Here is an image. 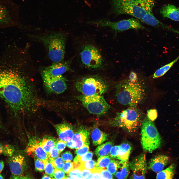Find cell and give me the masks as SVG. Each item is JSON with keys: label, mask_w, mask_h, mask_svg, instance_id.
Returning <instances> with one entry per match:
<instances>
[{"label": "cell", "mask_w": 179, "mask_h": 179, "mask_svg": "<svg viewBox=\"0 0 179 179\" xmlns=\"http://www.w3.org/2000/svg\"><path fill=\"white\" fill-rule=\"evenodd\" d=\"M147 118L152 121H154L157 118L158 113L157 110L155 109H151L147 111Z\"/></svg>", "instance_id": "obj_39"}, {"label": "cell", "mask_w": 179, "mask_h": 179, "mask_svg": "<svg viewBox=\"0 0 179 179\" xmlns=\"http://www.w3.org/2000/svg\"><path fill=\"white\" fill-rule=\"evenodd\" d=\"M96 162L90 159L86 162L81 163L79 167L81 168H84L92 170L95 168Z\"/></svg>", "instance_id": "obj_37"}, {"label": "cell", "mask_w": 179, "mask_h": 179, "mask_svg": "<svg viewBox=\"0 0 179 179\" xmlns=\"http://www.w3.org/2000/svg\"><path fill=\"white\" fill-rule=\"evenodd\" d=\"M100 173L102 179H113L112 175L106 169H103L100 171Z\"/></svg>", "instance_id": "obj_45"}, {"label": "cell", "mask_w": 179, "mask_h": 179, "mask_svg": "<svg viewBox=\"0 0 179 179\" xmlns=\"http://www.w3.org/2000/svg\"><path fill=\"white\" fill-rule=\"evenodd\" d=\"M131 149L132 147L129 143H122L120 145L117 159L123 161L128 160Z\"/></svg>", "instance_id": "obj_23"}, {"label": "cell", "mask_w": 179, "mask_h": 179, "mask_svg": "<svg viewBox=\"0 0 179 179\" xmlns=\"http://www.w3.org/2000/svg\"><path fill=\"white\" fill-rule=\"evenodd\" d=\"M35 170L36 171L42 172L44 170L45 165L43 161L35 158Z\"/></svg>", "instance_id": "obj_38"}, {"label": "cell", "mask_w": 179, "mask_h": 179, "mask_svg": "<svg viewBox=\"0 0 179 179\" xmlns=\"http://www.w3.org/2000/svg\"><path fill=\"white\" fill-rule=\"evenodd\" d=\"M29 36L44 45L47 51L49 58L54 62L63 61L66 42V36L64 33L51 32Z\"/></svg>", "instance_id": "obj_3"}, {"label": "cell", "mask_w": 179, "mask_h": 179, "mask_svg": "<svg viewBox=\"0 0 179 179\" xmlns=\"http://www.w3.org/2000/svg\"><path fill=\"white\" fill-rule=\"evenodd\" d=\"M10 56L0 57V97L16 116L35 110L40 103L34 88Z\"/></svg>", "instance_id": "obj_1"}, {"label": "cell", "mask_w": 179, "mask_h": 179, "mask_svg": "<svg viewBox=\"0 0 179 179\" xmlns=\"http://www.w3.org/2000/svg\"><path fill=\"white\" fill-rule=\"evenodd\" d=\"M92 170L93 179H102L100 173V170L95 168Z\"/></svg>", "instance_id": "obj_49"}, {"label": "cell", "mask_w": 179, "mask_h": 179, "mask_svg": "<svg viewBox=\"0 0 179 179\" xmlns=\"http://www.w3.org/2000/svg\"><path fill=\"white\" fill-rule=\"evenodd\" d=\"M78 98L90 113L97 115L106 113L110 108L101 95L87 96L82 94Z\"/></svg>", "instance_id": "obj_10"}, {"label": "cell", "mask_w": 179, "mask_h": 179, "mask_svg": "<svg viewBox=\"0 0 179 179\" xmlns=\"http://www.w3.org/2000/svg\"><path fill=\"white\" fill-rule=\"evenodd\" d=\"M70 61L54 62L51 65L45 68L42 72V75L51 76L62 75L71 70Z\"/></svg>", "instance_id": "obj_15"}, {"label": "cell", "mask_w": 179, "mask_h": 179, "mask_svg": "<svg viewBox=\"0 0 179 179\" xmlns=\"http://www.w3.org/2000/svg\"><path fill=\"white\" fill-rule=\"evenodd\" d=\"M67 174L66 179H82L81 170L79 167L74 169Z\"/></svg>", "instance_id": "obj_32"}, {"label": "cell", "mask_w": 179, "mask_h": 179, "mask_svg": "<svg viewBox=\"0 0 179 179\" xmlns=\"http://www.w3.org/2000/svg\"><path fill=\"white\" fill-rule=\"evenodd\" d=\"M4 127L2 122L0 120V131L4 130Z\"/></svg>", "instance_id": "obj_53"}, {"label": "cell", "mask_w": 179, "mask_h": 179, "mask_svg": "<svg viewBox=\"0 0 179 179\" xmlns=\"http://www.w3.org/2000/svg\"><path fill=\"white\" fill-rule=\"evenodd\" d=\"M168 156L163 155L156 156L149 161L148 168L153 171L158 173L162 171L170 161Z\"/></svg>", "instance_id": "obj_17"}, {"label": "cell", "mask_w": 179, "mask_h": 179, "mask_svg": "<svg viewBox=\"0 0 179 179\" xmlns=\"http://www.w3.org/2000/svg\"><path fill=\"white\" fill-rule=\"evenodd\" d=\"M7 162L12 174L10 178L22 179L25 166L24 157L20 154H13L8 157Z\"/></svg>", "instance_id": "obj_14"}, {"label": "cell", "mask_w": 179, "mask_h": 179, "mask_svg": "<svg viewBox=\"0 0 179 179\" xmlns=\"http://www.w3.org/2000/svg\"><path fill=\"white\" fill-rule=\"evenodd\" d=\"M89 150V146H85L77 149L75 151L77 156L79 157L82 156L87 153Z\"/></svg>", "instance_id": "obj_42"}, {"label": "cell", "mask_w": 179, "mask_h": 179, "mask_svg": "<svg viewBox=\"0 0 179 179\" xmlns=\"http://www.w3.org/2000/svg\"><path fill=\"white\" fill-rule=\"evenodd\" d=\"M19 7L11 0H0V28L20 26Z\"/></svg>", "instance_id": "obj_7"}, {"label": "cell", "mask_w": 179, "mask_h": 179, "mask_svg": "<svg viewBox=\"0 0 179 179\" xmlns=\"http://www.w3.org/2000/svg\"><path fill=\"white\" fill-rule=\"evenodd\" d=\"M81 61L86 67L93 69L101 68L103 64L102 57L98 50L90 45H85L80 53Z\"/></svg>", "instance_id": "obj_11"}, {"label": "cell", "mask_w": 179, "mask_h": 179, "mask_svg": "<svg viewBox=\"0 0 179 179\" xmlns=\"http://www.w3.org/2000/svg\"><path fill=\"white\" fill-rule=\"evenodd\" d=\"M53 177L56 179H66L67 176L63 170L56 169H54Z\"/></svg>", "instance_id": "obj_40"}, {"label": "cell", "mask_w": 179, "mask_h": 179, "mask_svg": "<svg viewBox=\"0 0 179 179\" xmlns=\"http://www.w3.org/2000/svg\"><path fill=\"white\" fill-rule=\"evenodd\" d=\"M90 132L89 130L87 128L82 127L74 134L72 139L76 143L75 148H79L85 146H89Z\"/></svg>", "instance_id": "obj_16"}, {"label": "cell", "mask_w": 179, "mask_h": 179, "mask_svg": "<svg viewBox=\"0 0 179 179\" xmlns=\"http://www.w3.org/2000/svg\"><path fill=\"white\" fill-rule=\"evenodd\" d=\"M55 127L61 140L66 142L72 138L74 132L73 127L70 124L64 123L55 125Z\"/></svg>", "instance_id": "obj_19"}, {"label": "cell", "mask_w": 179, "mask_h": 179, "mask_svg": "<svg viewBox=\"0 0 179 179\" xmlns=\"http://www.w3.org/2000/svg\"><path fill=\"white\" fill-rule=\"evenodd\" d=\"M129 165L132 172L131 179L145 178L148 167L145 154H141L134 158L129 163Z\"/></svg>", "instance_id": "obj_13"}, {"label": "cell", "mask_w": 179, "mask_h": 179, "mask_svg": "<svg viewBox=\"0 0 179 179\" xmlns=\"http://www.w3.org/2000/svg\"><path fill=\"white\" fill-rule=\"evenodd\" d=\"M91 137L93 144L94 146L100 145L107 138L108 135L99 129H94L91 133Z\"/></svg>", "instance_id": "obj_24"}, {"label": "cell", "mask_w": 179, "mask_h": 179, "mask_svg": "<svg viewBox=\"0 0 179 179\" xmlns=\"http://www.w3.org/2000/svg\"><path fill=\"white\" fill-rule=\"evenodd\" d=\"M14 151V147L13 145L0 142V155L11 157L13 154Z\"/></svg>", "instance_id": "obj_28"}, {"label": "cell", "mask_w": 179, "mask_h": 179, "mask_svg": "<svg viewBox=\"0 0 179 179\" xmlns=\"http://www.w3.org/2000/svg\"><path fill=\"white\" fill-rule=\"evenodd\" d=\"M120 146V145H116L112 147L110 152V156L111 157L117 159L118 152Z\"/></svg>", "instance_id": "obj_46"}, {"label": "cell", "mask_w": 179, "mask_h": 179, "mask_svg": "<svg viewBox=\"0 0 179 179\" xmlns=\"http://www.w3.org/2000/svg\"><path fill=\"white\" fill-rule=\"evenodd\" d=\"M129 80L132 83H135L137 82L138 78L137 74L135 72L132 71L130 73L129 76Z\"/></svg>", "instance_id": "obj_47"}, {"label": "cell", "mask_w": 179, "mask_h": 179, "mask_svg": "<svg viewBox=\"0 0 179 179\" xmlns=\"http://www.w3.org/2000/svg\"><path fill=\"white\" fill-rule=\"evenodd\" d=\"M80 169L81 170L82 179H87L88 176L92 173L91 170L84 168Z\"/></svg>", "instance_id": "obj_48"}, {"label": "cell", "mask_w": 179, "mask_h": 179, "mask_svg": "<svg viewBox=\"0 0 179 179\" xmlns=\"http://www.w3.org/2000/svg\"><path fill=\"white\" fill-rule=\"evenodd\" d=\"M49 160L55 169L62 170L64 164L62 158L58 157Z\"/></svg>", "instance_id": "obj_34"}, {"label": "cell", "mask_w": 179, "mask_h": 179, "mask_svg": "<svg viewBox=\"0 0 179 179\" xmlns=\"http://www.w3.org/2000/svg\"><path fill=\"white\" fill-rule=\"evenodd\" d=\"M140 21L150 26L155 27L162 28L179 35V31L164 24L158 20L154 15L152 11L146 14Z\"/></svg>", "instance_id": "obj_18"}, {"label": "cell", "mask_w": 179, "mask_h": 179, "mask_svg": "<svg viewBox=\"0 0 179 179\" xmlns=\"http://www.w3.org/2000/svg\"><path fill=\"white\" fill-rule=\"evenodd\" d=\"M144 94V89L137 82L133 83L125 80L119 83L117 86V99L123 105L135 106L143 99Z\"/></svg>", "instance_id": "obj_4"}, {"label": "cell", "mask_w": 179, "mask_h": 179, "mask_svg": "<svg viewBox=\"0 0 179 179\" xmlns=\"http://www.w3.org/2000/svg\"><path fill=\"white\" fill-rule=\"evenodd\" d=\"M66 145V142L60 139V140L56 141L55 147L60 153L64 149Z\"/></svg>", "instance_id": "obj_43"}, {"label": "cell", "mask_w": 179, "mask_h": 179, "mask_svg": "<svg viewBox=\"0 0 179 179\" xmlns=\"http://www.w3.org/2000/svg\"><path fill=\"white\" fill-rule=\"evenodd\" d=\"M80 165L74 162L71 161L65 162L64 164L62 170L66 173L68 174L74 169L79 167Z\"/></svg>", "instance_id": "obj_33"}, {"label": "cell", "mask_w": 179, "mask_h": 179, "mask_svg": "<svg viewBox=\"0 0 179 179\" xmlns=\"http://www.w3.org/2000/svg\"><path fill=\"white\" fill-rule=\"evenodd\" d=\"M75 86L78 91L87 96L102 95L107 91L108 88L103 79L96 77L83 78L77 82Z\"/></svg>", "instance_id": "obj_8"}, {"label": "cell", "mask_w": 179, "mask_h": 179, "mask_svg": "<svg viewBox=\"0 0 179 179\" xmlns=\"http://www.w3.org/2000/svg\"><path fill=\"white\" fill-rule=\"evenodd\" d=\"M129 163L128 160L121 161L118 164L117 168L114 175L116 178L118 179H126L128 177L130 172Z\"/></svg>", "instance_id": "obj_22"}, {"label": "cell", "mask_w": 179, "mask_h": 179, "mask_svg": "<svg viewBox=\"0 0 179 179\" xmlns=\"http://www.w3.org/2000/svg\"><path fill=\"white\" fill-rule=\"evenodd\" d=\"M42 179H54V178L47 174H44L42 178Z\"/></svg>", "instance_id": "obj_52"}, {"label": "cell", "mask_w": 179, "mask_h": 179, "mask_svg": "<svg viewBox=\"0 0 179 179\" xmlns=\"http://www.w3.org/2000/svg\"><path fill=\"white\" fill-rule=\"evenodd\" d=\"M135 107H130L117 113L112 121L113 124L129 132H135L140 125L141 118L140 113Z\"/></svg>", "instance_id": "obj_6"}, {"label": "cell", "mask_w": 179, "mask_h": 179, "mask_svg": "<svg viewBox=\"0 0 179 179\" xmlns=\"http://www.w3.org/2000/svg\"><path fill=\"white\" fill-rule=\"evenodd\" d=\"M87 23L97 25L101 27H109L114 31L115 35L118 32L128 30H138L145 29L139 20L133 18L116 22H112L108 19H103L89 21Z\"/></svg>", "instance_id": "obj_9"}, {"label": "cell", "mask_w": 179, "mask_h": 179, "mask_svg": "<svg viewBox=\"0 0 179 179\" xmlns=\"http://www.w3.org/2000/svg\"><path fill=\"white\" fill-rule=\"evenodd\" d=\"M118 163V161L111 159L107 167V170L113 175H114L117 168Z\"/></svg>", "instance_id": "obj_36"}, {"label": "cell", "mask_w": 179, "mask_h": 179, "mask_svg": "<svg viewBox=\"0 0 179 179\" xmlns=\"http://www.w3.org/2000/svg\"><path fill=\"white\" fill-rule=\"evenodd\" d=\"M44 85L49 92L60 94L66 89V79L62 75L51 76L42 75Z\"/></svg>", "instance_id": "obj_12"}, {"label": "cell", "mask_w": 179, "mask_h": 179, "mask_svg": "<svg viewBox=\"0 0 179 179\" xmlns=\"http://www.w3.org/2000/svg\"><path fill=\"white\" fill-rule=\"evenodd\" d=\"M43 162L44 164V170L45 173L53 178L54 169L52 164L49 160L44 161Z\"/></svg>", "instance_id": "obj_35"}, {"label": "cell", "mask_w": 179, "mask_h": 179, "mask_svg": "<svg viewBox=\"0 0 179 179\" xmlns=\"http://www.w3.org/2000/svg\"><path fill=\"white\" fill-rule=\"evenodd\" d=\"M4 166V162L0 160V174L2 172Z\"/></svg>", "instance_id": "obj_51"}, {"label": "cell", "mask_w": 179, "mask_h": 179, "mask_svg": "<svg viewBox=\"0 0 179 179\" xmlns=\"http://www.w3.org/2000/svg\"><path fill=\"white\" fill-rule=\"evenodd\" d=\"M67 146L69 148L73 149L75 148L76 144L75 142L72 139L66 142Z\"/></svg>", "instance_id": "obj_50"}, {"label": "cell", "mask_w": 179, "mask_h": 179, "mask_svg": "<svg viewBox=\"0 0 179 179\" xmlns=\"http://www.w3.org/2000/svg\"><path fill=\"white\" fill-rule=\"evenodd\" d=\"M162 17L179 22V7L171 4L164 5L160 9Z\"/></svg>", "instance_id": "obj_20"}, {"label": "cell", "mask_w": 179, "mask_h": 179, "mask_svg": "<svg viewBox=\"0 0 179 179\" xmlns=\"http://www.w3.org/2000/svg\"><path fill=\"white\" fill-rule=\"evenodd\" d=\"M93 155V153L89 151L82 156L79 157L76 156L74 160V162L80 165L82 163L91 159Z\"/></svg>", "instance_id": "obj_31"}, {"label": "cell", "mask_w": 179, "mask_h": 179, "mask_svg": "<svg viewBox=\"0 0 179 179\" xmlns=\"http://www.w3.org/2000/svg\"><path fill=\"white\" fill-rule=\"evenodd\" d=\"M27 151L28 153L34 154L35 158L43 161L48 160L46 153L41 146L40 143H33L28 148Z\"/></svg>", "instance_id": "obj_21"}, {"label": "cell", "mask_w": 179, "mask_h": 179, "mask_svg": "<svg viewBox=\"0 0 179 179\" xmlns=\"http://www.w3.org/2000/svg\"><path fill=\"white\" fill-rule=\"evenodd\" d=\"M4 178L3 176L0 174V179H3Z\"/></svg>", "instance_id": "obj_54"}, {"label": "cell", "mask_w": 179, "mask_h": 179, "mask_svg": "<svg viewBox=\"0 0 179 179\" xmlns=\"http://www.w3.org/2000/svg\"><path fill=\"white\" fill-rule=\"evenodd\" d=\"M113 145L112 142L109 141L98 146L95 150V154L98 158L108 155Z\"/></svg>", "instance_id": "obj_26"}, {"label": "cell", "mask_w": 179, "mask_h": 179, "mask_svg": "<svg viewBox=\"0 0 179 179\" xmlns=\"http://www.w3.org/2000/svg\"><path fill=\"white\" fill-rule=\"evenodd\" d=\"M179 59V55L175 59L157 70L154 73L153 78H158L165 74Z\"/></svg>", "instance_id": "obj_27"}, {"label": "cell", "mask_w": 179, "mask_h": 179, "mask_svg": "<svg viewBox=\"0 0 179 179\" xmlns=\"http://www.w3.org/2000/svg\"><path fill=\"white\" fill-rule=\"evenodd\" d=\"M176 165L174 163L171 164L165 170H162L158 173L157 174V179H172L174 177L175 174Z\"/></svg>", "instance_id": "obj_25"}, {"label": "cell", "mask_w": 179, "mask_h": 179, "mask_svg": "<svg viewBox=\"0 0 179 179\" xmlns=\"http://www.w3.org/2000/svg\"><path fill=\"white\" fill-rule=\"evenodd\" d=\"M157 0H110L111 12L115 15L127 14L140 20L152 11Z\"/></svg>", "instance_id": "obj_2"}, {"label": "cell", "mask_w": 179, "mask_h": 179, "mask_svg": "<svg viewBox=\"0 0 179 179\" xmlns=\"http://www.w3.org/2000/svg\"><path fill=\"white\" fill-rule=\"evenodd\" d=\"M111 160V157L109 155L99 157L96 163L95 168L100 170L102 169H106Z\"/></svg>", "instance_id": "obj_30"}, {"label": "cell", "mask_w": 179, "mask_h": 179, "mask_svg": "<svg viewBox=\"0 0 179 179\" xmlns=\"http://www.w3.org/2000/svg\"><path fill=\"white\" fill-rule=\"evenodd\" d=\"M56 141L49 138H44L40 144L43 149L47 154L51 150L55 147Z\"/></svg>", "instance_id": "obj_29"}, {"label": "cell", "mask_w": 179, "mask_h": 179, "mask_svg": "<svg viewBox=\"0 0 179 179\" xmlns=\"http://www.w3.org/2000/svg\"><path fill=\"white\" fill-rule=\"evenodd\" d=\"M63 160L65 162L71 161L73 159L72 155L71 152L67 151L63 153L61 155Z\"/></svg>", "instance_id": "obj_44"}, {"label": "cell", "mask_w": 179, "mask_h": 179, "mask_svg": "<svg viewBox=\"0 0 179 179\" xmlns=\"http://www.w3.org/2000/svg\"><path fill=\"white\" fill-rule=\"evenodd\" d=\"M141 129V144L144 150L152 153L160 147L162 139L153 121L145 118L142 123Z\"/></svg>", "instance_id": "obj_5"}, {"label": "cell", "mask_w": 179, "mask_h": 179, "mask_svg": "<svg viewBox=\"0 0 179 179\" xmlns=\"http://www.w3.org/2000/svg\"><path fill=\"white\" fill-rule=\"evenodd\" d=\"M60 153L55 147L53 148L47 154L48 160H51L58 157Z\"/></svg>", "instance_id": "obj_41"}]
</instances>
